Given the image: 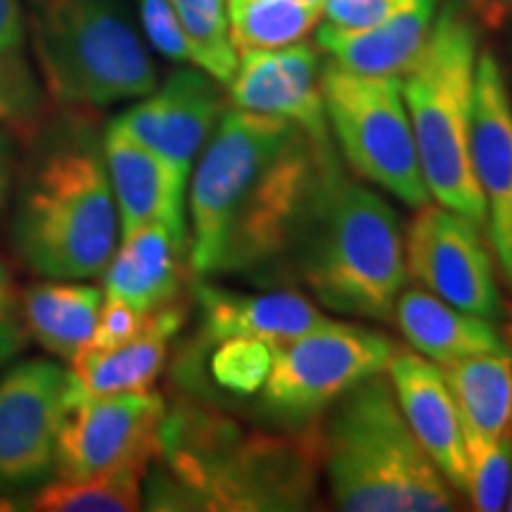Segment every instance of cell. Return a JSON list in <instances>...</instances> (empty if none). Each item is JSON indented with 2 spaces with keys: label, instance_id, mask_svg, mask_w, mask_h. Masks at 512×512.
I'll list each match as a JSON object with an SVG mask.
<instances>
[{
  "label": "cell",
  "instance_id": "1",
  "mask_svg": "<svg viewBox=\"0 0 512 512\" xmlns=\"http://www.w3.org/2000/svg\"><path fill=\"white\" fill-rule=\"evenodd\" d=\"M162 453L171 479L159 484L155 508L174 510H306L323 465V430L245 434L209 411L166 415Z\"/></svg>",
  "mask_w": 512,
  "mask_h": 512
},
{
  "label": "cell",
  "instance_id": "2",
  "mask_svg": "<svg viewBox=\"0 0 512 512\" xmlns=\"http://www.w3.org/2000/svg\"><path fill=\"white\" fill-rule=\"evenodd\" d=\"M292 271L325 309L392 320L408 280L399 214L332 159L290 252Z\"/></svg>",
  "mask_w": 512,
  "mask_h": 512
},
{
  "label": "cell",
  "instance_id": "3",
  "mask_svg": "<svg viewBox=\"0 0 512 512\" xmlns=\"http://www.w3.org/2000/svg\"><path fill=\"white\" fill-rule=\"evenodd\" d=\"M332 501L347 512H446L456 489L415 439L382 373L332 403L323 427Z\"/></svg>",
  "mask_w": 512,
  "mask_h": 512
},
{
  "label": "cell",
  "instance_id": "4",
  "mask_svg": "<svg viewBox=\"0 0 512 512\" xmlns=\"http://www.w3.org/2000/svg\"><path fill=\"white\" fill-rule=\"evenodd\" d=\"M477 57L475 24L460 3H448L434 17L425 48L401 83L427 190L439 204L484 228L486 204L470 157Z\"/></svg>",
  "mask_w": 512,
  "mask_h": 512
},
{
  "label": "cell",
  "instance_id": "5",
  "mask_svg": "<svg viewBox=\"0 0 512 512\" xmlns=\"http://www.w3.org/2000/svg\"><path fill=\"white\" fill-rule=\"evenodd\" d=\"M119 211L98 152L69 147L29 178L15 221L24 264L57 280L98 278L117 252Z\"/></svg>",
  "mask_w": 512,
  "mask_h": 512
},
{
  "label": "cell",
  "instance_id": "6",
  "mask_svg": "<svg viewBox=\"0 0 512 512\" xmlns=\"http://www.w3.org/2000/svg\"><path fill=\"white\" fill-rule=\"evenodd\" d=\"M29 24L43 86L60 105L107 107L157 88L152 57L114 0H34Z\"/></svg>",
  "mask_w": 512,
  "mask_h": 512
},
{
  "label": "cell",
  "instance_id": "7",
  "mask_svg": "<svg viewBox=\"0 0 512 512\" xmlns=\"http://www.w3.org/2000/svg\"><path fill=\"white\" fill-rule=\"evenodd\" d=\"M320 86L328 126L351 169L408 207L430 202L401 76L356 74L328 62Z\"/></svg>",
  "mask_w": 512,
  "mask_h": 512
},
{
  "label": "cell",
  "instance_id": "8",
  "mask_svg": "<svg viewBox=\"0 0 512 512\" xmlns=\"http://www.w3.org/2000/svg\"><path fill=\"white\" fill-rule=\"evenodd\" d=\"M335 157L330 140L318 143L297 128L235 204L216 275L268 273L290 261L313 192Z\"/></svg>",
  "mask_w": 512,
  "mask_h": 512
},
{
  "label": "cell",
  "instance_id": "9",
  "mask_svg": "<svg viewBox=\"0 0 512 512\" xmlns=\"http://www.w3.org/2000/svg\"><path fill=\"white\" fill-rule=\"evenodd\" d=\"M396 354L389 337L361 325L325 320L304 335L273 344L264 406L287 420H309L358 382L382 373Z\"/></svg>",
  "mask_w": 512,
  "mask_h": 512
},
{
  "label": "cell",
  "instance_id": "10",
  "mask_svg": "<svg viewBox=\"0 0 512 512\" xmlns=\"http://www.w3.org/2000/svg\"><path fill=\"white\" fill-rule=\"evenodd\" d=\"M292 121L226 110L197 162L190 188V271L216 275L235 204L256 171L297 131Z\"/></svg>",
  "mask_w": 512,
  "mask_h": 512
},
{
  "label": "cell",
  "instance_id": "11",
  "mask_svg": "<svg viewBox=\"0 0 512 512\" xmlns=\"http://www.w3.org/2000/svg\"><path fill=\"white\" fill-rule=\"evenodd\" d=\"M164 418V399L157 394L83 396L72 384L57 437V475L79 479L114 470L145 475L152 460L162 456Z\"/></svg>",
  "mask_w": 512,
  "mask_h": 512
},
{
  "label": "cell",
  "instance_id": "12",
  "mask_svg": "<svg viewBox=\"0 0 512 512\" xmlns=\"http://www.w3.org/2000/svg\"><path fill=\"white\" fill-rule=\"evenodd\" d=\"M479 230L444 204H422L406 233V268L444 302L494 323L505 311L494 261Z\"/></svg>",
  "mask_w": 512,
  "mask_h": 512
},
{
  "label": "cell",
  "instance_id": "13",
  "mask_svg": "<svg viewBox=\"0 0 512 512\" xmlns=\"http://www.w3.org/2000/svg\"><path fill=\"white\" fill-rule=\"evenodd\" d=\"M69 399V370L50 361H27L0 380V486L53 470Z\"/></svg>",
  "mask_w": 512,
  "mask_h": 512
},
{
  "label": "cell",
  "instance_id": "14",
  "mask_svg": "<svg viewBox=\"0 0 512 512\" xmlns=\"http://www.w3.org/2000/svg\"><path fill=\"white\" fill-rule=\"evenodd\" d=\"M470 157L486 204L491 247L505 283L512 285V98L501 64L491 53L477 57Z\"/></svg>",
  "mask_w": 512,
  "mask_h": 512
},
{
  "label": "cell",
  "instance_id": "15",
  "mask_svg": "<svg viewBox=\"0 0 512 512\" xmlns=\"http://www.w3.org/2000/svg\"><path fill=\"white\" fill-rule=\"evenodd\" d=\"M221 88L202 69H178L143 102L112 121L183 174L202 152L226 112Z\"/></svg>",
  "mask_w": 512,
  "mask_h": 512
},
{
  "label": "cell",
  "instance_id": "16",
  "mask_svg": "<svg viewBox=\"0 0 512 512\" xmlns=\"http://www.w3.org/2000/svg\"><path fill=\"white\" fill-rule=\"evenodd\" d=\"M320 69L316 48L304 41L275 50H245L228 83V98L238 110L292 121L306 136L328 143Z\"/></svg>",
  "mask_w": 512,
  "mask_h": 512
},
{
  "label": "cell",
  "instance_id": "17",
  "mask_svg": "<svg viewBox=\"0 0 512 512\" xmlns=\"http://www.w3.org/2000/svg\"><path fill=\"white\" fill-rule=\"evenodd\" d=\"M387 368L394 396L415 439L456 494L467 496L470 456L444 370L430 358L399 349Z\"/></svg>",
  "mask_w": 512,
  "mask_h": 512
},
{
  "label": "cell",
  "instance_id": "18",
  "mask_svg": "<svg viewBox=\"0 0 512 512\" xmlns=\"http://www.w3.org/2000/svg\"><path fill=\"white\" fill-rule=\"evenodd\" d=\"M105 166L117 202L121 235L140 226L162 223L188 238L185 228V185L188 174L166 162L150 147L126 136L117 126L107 128Z\"/></svg>",
  "mask_w": 512,
  "mask_h": 512
},
{
  "label": "cell",
  "instance_id": "19",
  "mask_svg": "<svg viewBox=\"0 0 512 512\" xmlns=\"http://www.w3.org/2000/svg\"><path fill=\"white\" fill-rule=\"evenodd\" d=\"M190 254L188 238L150 223L124 235L105 273V297L155 311L181 297Z\"/></svg>",
  "mask_w": 512,
  "mask_h": 512
},
{
  "label": "cell",
  "instance_id": "20",
  "mask_svg": "<svg viewBox=\"0 0 512 512\" xmlns=\"http://www.w3.org/2000/svg\"><path fill=\"white\" fill-rule=\"evenodd\" d=\"M188 309L171 302L155 309L152 325L143 335L112 349L83 347L72 361L69 377L83 396L143 394L162 375L169 354V339L183 328Z\"/></svg>",
  "mask_w": 512,
  "mask_h": 512
},
{
  "label": "cell",
  "instance_id": "21",
  "mask_svg": "<svg viewBox=\"0 0 512 512\" xmlns=\"http://www.w3.org/2000/svg\"><path fill=\"white\" fill-rule=\"evenodd\" d=\"M197 299L204 337L216 344L230 337H256L280 344L330 320L297 292L240 294L197 285Z\"/></svg>",
  "mask_w": 512,
  "mask_h": 512
},
{
  "label": "cell",
  "instance_id": "22",
  "mask_svg": "<svg viewBox=\"0 0 512 512\" xmlns=\"http://www.w3.org/2000/svg\"><path fill=\"white\" fill-rule=\"evenodd\" d=\"M437 0H420L411 10L370 29H337L323 24L316 31L320 50L330 62L356 74L403 76L418 60L430 38Z\"/></svg>",
  "mask_w": 512,
  "mask_h": 512
},
{
  "label": "cell",
  "instance_id": "23",
  "mask_svg": "<svg viewBox=\"0 0 512 512\" xmlns=\"http://www.w3.org/2000/svg\"><path fill=\"white\" fill-rule=\"evenodd\" d=\"M392 320L420 356L441 368L467 356L510 349L491 320L460 311L420 287L401 290Z\"/></svg>",
  "mask_w": 512,
  "mask_h": 512
},
{
  "label": "cell",
  "instance_id": "24",
  "mask_svg": "<svg viewBox=\"0 0 512 512\" xmlns=\"http://www.w3.org/2000/svg\"><path fill=\"white\" fill-rule=\"evenodd\" d=\"M444 377L458 406L467 456L512 432L510 349L460 358L444 366Z\"/></svg>",
  "mask_w": 512,
  "mask_h": 512
},
{
  "label": "cell",
  "instance_id": "25",
  "mask_svg": "<svg viewBox=\"0 0 512 512\" xmlns=\"http://www.w3.org/2000/svg\"><path fill=\"white\" fill-rule=\"evenodd\" d=\"M102 309V292L79 283H38L22 294L27 330L50 354L72 361L91 342Z\"/></svg>",
  "mask_w": 512,
  "mask_h": 512
},
{
  "label": "cell",
  "instance_id": "26",
  "mask_svg": "<svg viewBox=\"0 0 512 512\" xmlns=\"http://www.w3.org/2000/svg\"><path fill=\"white\" fill-rule=\"evenodd\" d=\"M230 38L238 53L275 50L304 41L323 10L299 0H226Z\"/></svg>",
  "mask_w": 512,
  "mask_h": 512
},
{
  "label": "cell",
  "instance_id": "27",
  "mask_svg": "<svg viewBox=\"0 0 512 512\" xmlns=\"http://www.w3.org/2000/svg\"><path fill=\"white\" fill-rule=\"evenodd\" d=\"M143 472L114 470L93 477L62 479L48 484L34 498L41 512H131L140 510Z\"/></svg>",
  "mask_w": 512,
  "mask_h": 512
},
{
  "label": "cell",
  "instance_id": "28",
  "mask_svg": "<svg viewBox=\"0 0 512 512\" xmlns=\"http://www.w3.org/2000/svg\"><path fill=\"white\" fill-rule=\"evenodd\" d=\"M188 36L190 62L221 86L238 69L240 53L230 38L226 0H171Z\"/></svg>",
  "mask_w": 512,
  "mask_h": 512
},
{
  "label": "cell",
  "instance_id": "29",
  "mask_svg": "<svg viewBox=\"0 0 512 512\" xmlns=\"http://www.w3.org/2000/svg\"><path fill=\"white\" fill-rule=\"evenodd\" d=\"M273 368V344L256 337H230L211 356V377L235 396H254L264 389Z\"/></svg>",
  "mask_w": 512,
  "mask_h": 512
},
{
  "label": "cell",
  "instance_id": "30",
  "mask_svg": "<svg viewBox=\"0 0 512 512\" xmlns=\"http://www.w3.org/2000/svg\"><path fill=\"white\" fill-rule=\"evenodd\" d=\"M512 491V432L470 451L467 496L475 510L496 512L508 505Z\"/></svg>",
  "mask_w": 512,
  "mask_h": 512
},
{
  "label": "cell",
  "instance_id": "31",
  "mask_svg": "<svg viewBox=\"0 0 512 512\" xmlns=\"http://www.w3.org/2000/svg\"><path fill=\"white\" fill-rule=\"evenodd\" d=\"M46 110V91L17 50L0 53V124L31 126Z\"/></svg>",
  "mask_w": 512,
  "mask_h": 512
},
{
  "label": "cell",
  "instance_id": "32",
  "mask_svg": "<svg viewBox=\"0 0 512 512\" xmlns=\"http://www.w3.org/2000/svg\"><path fill=\"white\" fill-rule=\"evenodd\" d=\"M143 29L157 53L174 62H190V46L171 0H140Z\"/></svg>",
  "mask_w": 512,
  "mask_h": 512
},
{
  "label": "cell",
  "instance_id": "33",
  "mask_svg": "<svg viewBox=\"0 0 512 512\" xmlns=\"http://www.w3.org/2000/svg\"><path fill=\"white\" fill-rule=\"evenodd\" d=\"M152 318H155V311H143L126 302H119V299H107L100 309L98 325H95L88 347L112 349L131 342V339L143 335L150 328Z\"/></svg>",
  "mask_w": 512,
  "mask_h": 512
},
{
  "label": "cell",
  "instance_id": "34",
  "mask_svg": "<svg viewBox=\"0 0 512 512\" xmlns=\"http://www.w3.org/2000/svg\"><path fill=\"white\" fill-rule=\"evenodd\" d=\"M418 3L420 0H325L323 15L337 29H370Z\"/></svg>",
  "mask_w": 512,
  "mask_h": 512
},
{
  "label": "cell",
  "instance_id": "35",
  "mask_svg": "<svg viewBox=\"0 0 512 512\" xmlns=\"http://www.w3.org/2000/svg\"><path fill=\"white\" fill-rule=\"evenodd\" d=\"M27 36V22L19 0H0V53L19 50Z\"/></svg>",
  "mask_w": 512,
  "mask_h": 512
},
{
  "label": "cell",
  "instance_id": "36",
  "mask_svg": "<svg viewBox=\"0 0 512 512\" xmlns=\"http://www.w3.org/2000/svg\"><path fill=\"white\" fill-rule=\"evenodd\" d=\"M12 174H15V145L8 131H0V211L8 202Z\"/></svg>",
  "mask_w": 512,
  "mask_h": 512
},
{
  "label": "cell",
  "instance_id": "37",
  "mask_svg": "<svg viewBox=\"0 0 512 512\" xmlns=\"http://www.w3.org/2000/svg\"><path fill=\"white\" fill-rule=\"evenodd\" d=\"M24 344H27V337L12 323V318H0V363L10 361Z\"/></svg>",
  "mask_w": 512,
  "mask_h": 512
},
{
  "label": "cell",
  "instance_id": "38",
  "mask_svg": "<svg viewBox=\"0 0 512 512\" xmlns=\"http://www.w3.org/2000/svg\"><path fill=\"white\" fill-rule=\"evenodd\" d=\"M17 304V292L12 285L10 273L0 264V318H12V309Z\"/></svg>",
  "mask_w": 512,
  "mask_h": 512
},
{
  "label": "cell",
  "instance_id": "39",
  "mask_svg": "<svg viewBox=\"0 0 512 512\" xmlns=\"http://www.w3.org/2000/svg\"><path fill=\"white\" fill-rule=\"evenodd\" d=\"M472 3L477 5V10H482L491 19H501L512 8V0H472Z\"/></svg>",
  "mask_w": 512,
  "mask_h": 512
},
{
  "label": "cell",
  "instance_id": "40",
  "mask_svg": "<svg viewBox=\"0 0 512 512\" xmlns=\"http://www.w3.org/2000/svg\"><path fill=\"white\" fill-rule=\"evenodd\" d=\"M505 344H510L512 347V304L508 306V311H505Z\"/></svg>",
  "mask_w": 512,
  "mask_h": 512
},
{
  "label": "cell",
  "instance_id": "41",
  "mask_svg": "<svg viewBox=\"0 0 512 512\" xmlns=\"http://www.w3.org/2000/svg\"><path fill=\"white\" fill-rule=\"evenodd\" d=\"M299 3H304V5H313V8H320V10L325 8V0H299Z\"/></svg>",
  "mask_w": 512,
  "mask_h": 512
},
{
  "label": "cell",
  "instance_id": "42",
  "mask_svg": "<svg viewBox=\"0 0 512 512\" xmlns=\"http://www.w3.org/2000/svg\"><path fill=\"white\" fill-rule=\"evenodd\" d=\"M505 508H508V510H512V491H510V498H508V505H505Z\"/></svg>",
  "mask_w": 512,
  "mask_h": 512
}]
</instances>
